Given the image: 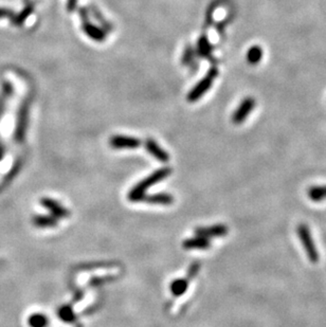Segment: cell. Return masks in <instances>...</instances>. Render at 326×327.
Segmentation results:
<instances>
[{
	"label": "cell",
	"instance_id": "obj_1",
	"mask_svg": "<svg viewBox=\"0 0 326 327\" xmlns=\"http://www.w3.org/2000/svg\"><path fill=\"white\" fill-rule=\"evenodd\" d=\"M173 169L169 168V167H162L156 170L153 174H151L147 178L143 179L142 181H140L138 184L130 191L129 193V199L132 203H139V202H142V199L145 196V192L152 188L153 186H155L156 183H158L160 181H162L163 179L167 178L169 175L172 174Z\"/></svg>",
	"mask_w": 326,
	"mask_h": 327
},
{
	"label": "cell",
	"instance_id": "obj_2",
	"mask_svg": "<svg viewBox=\"0 0 326 327\" xmlns=\"http://www.w3.org/2000/svg\"><path fill=\"white\" fill-rule=\"evenodd\" d=\"M217 74H218L217 68H211L209 70V72L207 73V76L198 82V84H196L193 87V89L189 92L187 96L188 102L190 103L197 102L205 93H207L208 90L212 87V84H213L214 80L217 78Z\"/></svg>",
	"mask_w": 326,
	"mask_h": 327
},
{
	"label": "cell",
	"instance_id": "obj_3",
	"mask_svg": "<svg viewBox=\"0 0 326 327\" xmlns=\"http://www.w3.org/2000/svg\"><path fill=\"white\" fill-rule=\"evenodd\" d=\"M297 234H299L302 240V244L306 250V253L311 263H317L319 261V254H318L317 248L315 247L314 240L311 238L309 229L305 224L302 223L300 225H297Z\"/></svg>",
	"mask_w": 326,
	"mask_h": 327
},
{
	"label": "cell",
	"instance_id": "obj_4",
	"mask_svg": "<svg viewBox=\"0 0 326 327\" xmlns=\"http://www.w3.org/2000/svg\"><path fill=\"white\" fill-rule=\"evenodd\" d=\"M28 115H29V101H28V98H26V101L21 104L19 108L16 130L15 134H14V139H15L17 143H22L24 140L28 125Z\"/></svg>",
	"mask_w": 326,
	"mask_h": 327
},
{
	"label": "cell",
	"instance_id": "obj_5",
	"mask_svg": "<svg viewBox=\"0 0 326 327\" xmlns=\"http://www.w3.org/2000/svg\"><path fill=\"white\" fill-rule=\"evenodd\" d=\"M255 104H257V102H255V99L253 97L251 96L245 97L243 99V102L239 104V106L233 113V117H232L233 123L234 124L243 123L248 118L253 108L255 107Z\"/></svg>",
	"mask_w": 326,
	"mask_h": 327
},
{
	"label": "cell",
	"instance_id": "obj_6",
	"mask_svg": "<svg viewBox=\"0 0 326 327\" xmlns=\"http://www.w3.org/2000/svg\"><path fill=\"white\" fill-rule=\"evenodd\" d=\"M109 145L116 149L137 148L141 145V140L135 137L116 135L109 139Z\"/></svg>",
	"mask_w": 326,
	"mask_h": 327
},
{
	"label": "cell",
	"instance_id": "obj_7",
	"mask_svg": "<svg viewBox=\"0 0 326 327\" xmlns=\"http://www.w3.org/2000/svg\"><path fill=\"white\" fill-rule=\"evenodd\" d=\"M229 229L224 224H215L211 227H203V228H196L195 234L196 236H203L206 238L212 237H222L228 234Z\"/></svg>",
	"mask_w": 326,
	"mask_h": 327
},
{
	"label": "cell",
	"instance_id": "obj_8",
	"mask_svg": "<svg viewBox=\"0 0 326 327\" xmlns=\"http://www.w3.org/2000/svg\"><path fill=\"white\" fill-rule=\"evenodd\" d=\"M40 204L47 208L51 214L56 217V218H67L70 216L71 213L69 212L68 209H66L63 205H61L59 202L54 200V199L51 198H42L40 200Z\"/></svg>",
	"mask_w": 326,
	"mask_h": 327
},
{
	"label": "cell",
	"instance_id": "obj_9",
	"mask_svg": "<svg viewBox=\"0 0 326 327\" xmlns=\"http://www.w3.org/2000/svg\"><path fill=\"white\" fill-rule=\"evenodd\" d=\"M82 28H83V31L85 32L89 38H91L92 40L96 41V42H103L106 39L107 36V32L103 29L102 27H98L94 23H92L90 20L87 21H84L82 22Z\"/></svg>",
	"mask_w": 326,
	"mask_h": 327
},
{
	"label": "cell",
	"instance_id": "obj_10",
	"mask_svg": "<svg viewBox=\"0 0 326 327\" xmlns=\"http://www.w3.org/2000/svg\"><path fill=\"white\" fill-rule=\"evenodd\" d=\"M145 148L154 158L160 162L165 163L169 160V155L154 139L149 138L145 141Z\"/></svg>",
	"mask_w": 326,
	"mask_h": 327
},
{
	"label": "cell",
	"instance_id": "obj_11",
	"mask_svg": "<svg viewBox=\"0 0 326 327\" xmlns=\"http://www.w3.org/2000/svg\"><path fill=\"white\" fill-rule=\"evenodd\" d=\"M142 202L149 205L158 206H169L174 203V197L167 193H158L149 196H144Z\"/></svg>",
	"mask_w": 326,
	"mask_h": 327
},
{
	"label": "cell",
	"instance_id": "obj_12",
	"mask_svg": "<svg viewBox=\"0 0 326 327\" xmlns=\"http://www.w3.org/2000/svg\"><path fill=\"white\" fill-rule=\"evenodd\" d=\"M182 246L184 249H187V250H193V249L206 250L211 247V243H210V240L206 237L196 236V237L184 240Z\"/></svg>",
	"mask_w": 326,
	"mask_h": 327
},
{
	"label": "cell",
	"instance_id": "obj_13",
	"mask_svg": "<svg viewBox=\"0 0 326 327\" xmlns=\"http://www.w3.org/2000/svg\"><path fill=\"white\" fill-rule=\"evenodd\" d=\"M33 11H34V3L30 2V0H28L22 11L19 14H17V15H14L12 17L13 24L17 26V27L22 26L24 23V21L27 20V18L33 13Z\"/></svg>",
	"mask_w": 326,
	"mask_h": 327
},
{
	"label": "cell",
	"instance_id": "obj_14",
	"mask_svg": "<svg viewBox=\"0 0 326 327\" xmlns=\"http://www.w3.org/2000/svg\"><path fill=\"white\" fill-rule=\"evenodd\" d=\"M88 10H89L91 15L93 16V18H94L98 23H100V26L103 28V29H104L107 33L113 31V26H112V23H110V22L105 18V16L103 15L102 12L96 8V6H93V5L89 6Z\"/></svg>",
	"mask_w": 326,
	"mask_h": 327
},
{
	"label": "cell",
	"instance_id": "obj_15",
	"mask_svg": "<svg viewBox=\"0 0 326 327\" xmlns=\"http://www.w3.org/2000/svg\"><path fill=\"white\" fill-rule=\"evenodd\" d=\"M33 223L37 228H54L58 224V218L52 216H45V215H37L33 217Z\"/></svg>",
	"mask_w": 326,
	"mask_h": 327
},
{
	"label": "cell",
	"instance_id": "obj_16",
	"mask_svg": "<svg viewBox=\"0 0 326 327\" xmlns=\"http://www.w3.org/2000/svg\"><path fill=\"white\" fill-rule=\"evenodd\" d=\"M262 58H263V50L260 46H252L246 54L247 62L250 65L259 64L261 62Z\"/></svg>",
	"mask_w": 326,
	"mask_h": 327
},
{
	"label": "cell",
	"instance_id": "obj_17",
	"mask_svg": "<svg viewBox=\"0 0 326 327\" xmlns=\"http://www.w3.org/2000/svg\"><path fill=\"white\" fill-rule=\"evenodd\" d=\"M188 286V279H178L171 284V291L175 296H180L187 291Z\"/></svg>",
	"mask_w": 326,
	"mask_h": 327
},
{
	"label": "cell",
	"instance_id": "obj_18",
	"mask_svg": "<svg viewBox=\"0 0 326 327\" xmlns=\"http://www.w3.org/2000/svg\"><path fill=\"white\" fill-rule=\"evenodd\" d=\"M58 315H59V318L66 323H73L77 318L76 314L73 312V309L69 305L62 306L58 311Z\"/></svg>",
	"mask_w": 326,
	"mask_h": 327
},
{
	"label": "cell",
	"instance_id": "obj_19",
	"mask_svg": "<svg viewBox=\"0 0 326 327\" xmlns=\"http://www.w3.org/2000/svg\"><path fill=\"white\" fill-rule=\"evenodd\" d=\"M197 50H198V53H199L202 56H204V58H208V56L211 55L212 45L210 44V41L206 35H203L199 38V40H198Z\"/></svg>",
	"mask_w": 326,
	"mask_h": 327
},
{
	"label": "cell",
	"instance_id": "obj_20",
	"mask_svg": "<svg viewBox=\"0 0 326 327\" xmlns=\"http://www.w3.org/2000/svg\"><path fill=\"white\" fill-rule=\"evenodd\" d=\"M30 327H47L49 325V319L42 314H34L28 320Z\"/></svg>",
	"mask_w": 326,
	"mask_h": 327
},
{
	"label": "cell",
	"instance_id": "obj_21",
	"mask_svg": "<svg viewBox=\"0 0 326 327\" xmlns=\"http://www.w3.org/2000/svg\"><path fill=\"white\" fill-rule=\"evenodd\" d=\"M308 196L314 202H320L326 198V187H314L308 191Z\"/></svg>",
	"mask_w": 326,
	"mask_h": 327
},
{
	"label": "cell",
	"instance_id": "obj_22",
	"mask_svg": "<svg viewBox=\"0 0 326 327\" xmlns=\"http://www.w3.org/2000/svg\"><path fill=\"white\" fill-rule=\"evenodd\" d=\"M199 268H200V264L198 262H195L191 265V267L189 268V271H188V279H193L198 271H199Z\"/></svg>",
	"mask_w": 326,
	"mask_h": 327
},
{
	"label": "cell",
	"instance_id": "obj_23",
	"mask_svg": "<svg viewBox=\"0 0 326 327\" xmlns=\"http://www.w3.org/2000/svg\"><path fill=\"white\" fill-rule=\"evenodd\" d=\"M15 15L14 12L10 9L7 8H0V18H10L12 19V17Z\"/></svg>",
	"mask_w": 326,
	"mask_h": 327
},
{
	"label": "cell",
	"instance_id": "obj_24",
	"mask_svg": "<svg viewBox=\"0 0 326 327\" xmlns=\"http://www.w3.org/2000/svg\"><path fill=\"white\" fill-rule=\"evenodd\" d=\"M79 14H80L81 19H82V22L89 20V10L87 8H84V7L80 8L79 9Z\"/></svg>",
	"mask_w": 326,
	"mask_h": 327
},
{
	"label": "cell",
	"instance_id": "obj_25",
	"mask_svg": "<svg viewBox=\"0 0 326 327\" xmlns=\"http://www.w3.org/2000/svg\"><path fill=\"white\" fill-rule=\"evenodd\" d=\"M193 59V49L191 46H189L186 50V52H184V55H183V63L184 64H188L192 61Z\"/></svg>",
	"mask_w": 326,
	"mask_h": 327
},
{
	"label": "cell",
	"instance_id": "obj_26",
	"mask_svg": "<svg viewBox=\"0 0 326 327\" xmlns=\"http://www.w3.org/2000/svg\"><path fill=\"white\" fill-rule=\"evenodd\" d=\"M78 3H79V0H68V3H67V10L69 12H73L77 10L78 8Z\"/></svg>",
	"mask_w": 326,
	"mask_h": 327
},
{
	"label": "cell",
	"instance_id": "obj_27",
	"mask_svg": "<svg viewBox=\"0 0 326 327\" xmlns=\"http://www.w3.org/2000/svg\"><path fill=\"white\" fill-rule=\"evenodd\" d=\"M5 101H6V97L0 98V116H2V113H3L4 108H5Z\"/></svg>",
	"mask_w": 326,
	"mask_h": 327
}]
</instances>
